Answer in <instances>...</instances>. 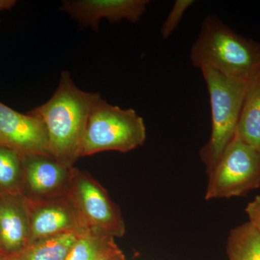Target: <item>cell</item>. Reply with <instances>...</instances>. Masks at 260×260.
I'll return each mask as SVG.
<instances>
[{
	"mask_svg": "<svg viewBox=\"0 0 260 260\" xmlns=\"http://www.w3.org/2000/svg\"><path fill=\"white\" fill-rule=\"evenodd\" d=\"M101 99L99 93L78 88L69 72H61L59 85L51 99L29 112L44 123L51 156L62 162L78 157L89 115Z\"/></svg>",
	"mask_w": 260,
	"mask_h": 260,
	"instance_id": "6da1fadb",
	"label": "cell"
},
{
	"mask_svg": "<svg viewBox=\"0 0 260 260\" xmlns=\"http://www.w3.org/2000/svg\"><path fill=\"white\" fill-rule=\"evenodd\" d=\"M190 59L200 70L249 80L260 72V44L238 34L217 15H208L191 48Z\"/></svg>",
	"mask_w": 260,
	"mask_h": 260,
	"instance_id": "7a4b0ae2",
	"label": "cell"
},
{
	"mask_svg": "<svg viewBox=\"0 0 260 260\" xmlns=\"http://www.w3.org/2000/svg\"><path fill=\"white\" fill-rule=\"evenodd\" d=\"M209 93L212 131L200 152L209 172L236 133L249 80L231 78L215 70H201Z\"/></svg>",
	"mask_w": 260,
	"mask_h": 260,
	"instance_id": "3957f363",
	"label": "cell"
},
{
	"mask_svg": "<svg viewBox=\"0 0 260 260\" xmlns=\"http://www.w3.org/2000/svg\"><path fill=\"white\" fill-rule=\"evenodd\" d=\"M143 118L133 109H123L101 99L89 115L78 157L107 150L130 151L145 143Z\"/></svg>",
	"mask_w": 260,
	"mask_h": 260,
	"instance_id": "277c9868",
	"label": "cell"
},
{
	"mask_svg": "<svg viewBox=\"0 0 260 260\" xmlns=\"http://www.w3.org/2000/svg\"><path fill=\"white\" fill-rule=\"evenodd\" d=\"M208 174L207 200L245 195L260 186V152L236 133Z\"/></svg>",
	"mask_w": 260,
	"mask_h": 260,
	"instance_id": "5b68a950",
	"label": "cell"
},
{
	"mask_svg": "<svg viewBox=\"0 0 260 260\" xmlns=\"http://www.w3.org/2000/svg\"><path fill=\"white\" fill-rule=\"evenodd\" d=\"M0 147L13 150L22 158L51 156L43 121L28 112L21 114L0 102Z\"/></svg>",
	"mask_w": 260,
	"mask_h": 260,
	"instance_id": "8992f818",
	"label": "cell"
},
{
	"mask_svg": "<svg viewBox=\"0 0 260 260\" xmlns=\"http://www.w3.org/2000/svg\"><path fill=\"white\" fill-rule=\"evenodd\" d=\"M149 3V0H65L61 9L81 25L97 31L103 18L112 23L123 20L140 21Z\"/></svg>",
	"mask_w": 260,
	"mask_h": 260,
	"instance_id": "52a82bcc",
	"label": "cell"
},
{
	"mask_svg": "<svg viewBox=\"0 0 260 260\" xmlns=\"http://www.w3.org/2000/svg\"><path fill=\"white\" fill-rule=\"evenodd\" d=\"M18 196L0 194V249L5 255L18 252L29 243L28 217Z\"/></svg>",
	"mask_w": 260,
	"mask_h": 260,
	"instance_id": "ba28073f",
	"label": "cell"
},
{
	"mask_svg": "<svg viewBox=\"0 0 260 260\" xmlns=\"http://www.w3.org/2000/svg\"><path fill=\"white\" fill-rule=\"evenodd\" d=\"M78 192L82 208L92 222L114 235L122 234V220L96 185L87 179H81L78 183Z\"/></svg>",
	"mask_w": 260,
	"mask_h": 260,
	"instance_id": "9c48e42d",
	"label": "cell"
},
{
	"mask_svg": "<svg viewBox=\"0 0 260 260\" xmlns=\"http://www.w3.org/2000/svg\"><path fill=\"white\" fill-rule=\"evenodd\" d=\"M236 133L260 152V72L249 80Z\"/></svg>",
	"mask_w": 260,
	"mask_h": 260,
	"instance_id": "30bf717a",
	"label": "cell"
},
{
	"mask_svg": "<svg viewBox=\"0 0 260 260\" xmlns=\"http://www.w3.org/2000/svg\"><path fill=\"white\" fill-rule=\"evenodd\" d=\"M47 157L31 155L23 158L25 180L34 192H47L56 189L66 175L62 164L52 161Z\"/></svg>",
	"mask_w": 260,
	"mask_h": 260,
	"instance_id": "8fae6325",
	"label": "cell"
},
{
	"mask_svg": "<svg viewBox=\"0 0 260 260\" xmlns=\"http://www.w3.org/2000/svg\"><path fill=\"white\" fill-rule=\"evenodd\" d=\"M78 239L74 232L61 233L30 243L15 254L0 256L3 260H65Z\"/></svg>",
	"mask_w": 260,
	"mask_h": 260,
	"instance_id": "7c38bea8",
	"label": "cell"
},
{
	"mask_svg": "<svg viewBox=\"0 0 260 260\" xmlns=\"http://www.w3.org/2000/svg\"><path fill=\"white\" fill-rule=\"evenodd\" d=\"M74 224L73 215L59 206H48L32 214L29 222V243L69 232Z\"/></svg>",
	"mask_w": 260,
	"mask_h": 260,
	"instance_id": "4fadbf2b",
	"label": "cell"
},
{
	"mask_svg": "<svg viewBox=\"0 0 260 260\" xmlns=\"http://www.w3.org/2000/svg\"><path fill=\"white\" fill-rule=\"evenodd\" d=\"M227 254L229 260H260V235L250 222L232 230Z\"/></svg>",
	"mask_w": 260,
	"mask_h": 260,
	"instance_id": "5bb4252c",
	"label": "cell"
},
{
	"mask_svg": "<svg viewBox=\"0 0 260 260\" xmlns=\"http://www.w3.org/2000/svg\"><path fill=\"white\" fill-rule=\"evenodd\" d=\"M65 260H124L112 241L93 237L78 238Z\"/></svg>",
	"mask_w": 260,
	"mask_h": 260,
	"instance_id": "9a60e30c",
	"label": "cell"
},
{
	"mask_svg": "<svg viewBox=\"0 0 260 260\" xmlns=\"http://www.w3.org/2000/svg\"><path fill=\"white\" fill-rule=\"evenodd\" d=\"M23 173V158L0 147V194L18 195Z\"/></svg>",
	"mask_w": 260,
	"mask_h": 260,
	"instance_id": "2e32d148",
	"label": "cell"
},
{
	"mask_svg": "<svg viewBox=\"0 0 260 260\" xmlns=\"http://www.w3.org/2000/svg\"><path fill=\"white\" fill-rule=\"evenodd\" d=\"M194 0H177L164 22L160 30L162 39H167L175 31L188 8L194 4Z\"/></svg>",
	"mask_w": 260,
	"mask_h": 260,
	"instance_id": "e0dca14e",
	"label": "cell"
},
{
	"mask_svg": "<svg viewBox=\"0 0 260 260\" xmlns=\"http://www.w3.org/2000/svg\"><path fill=\"white\" fill-rule=\"evenodd\" d=\"M245 211L249 221L260 235V195L256 196L246 206Z\"/></svg>",
	"mask_w": 260,
	"mask_h": 260,
	"instance_id": "ac0fdd59",
	"label": "cell"
},
{
	"mask_svg": "<svg viewBox=\"0 0 260 260\" xmlns=\"http://www.w3.org/2000/svg\"><path fill=\"white\" fill-rule=\"evenodd\" d=\"M16 3V0H0V11L11 10Z\"/></svg>",
	"mask_w": 260,
	"mask_h": 260,
	"instance_id": "d6986e66",
	"label": "cell"
},
{
	"mask_svg": "<svg viewBox=\"0 0 260 260\" xmlns=\"http://www.w3.org/2000/svg\"><path fill=\"white\" fill-rule=\"evenodd\" d=\"M0 260H3V258H2L1 256H0Z\"/></svg>",
	"mask_w": 260,
	"mask_h": 260,
	"instance_id": "ffe728a7",
	"label": "cell"
},
{
	"mask_svg": "<svg viewBox=\"0 0 260 260\" xmlns=\"http://www.w3.org/2000/svg\"><path fill=\"white\" fill-rule=\"evenodd\" d=\"M0 254H2L1 249H0Z\"/></svg>",
	"mask_w": 260,
	"mask_h": 260,
	"instance_id": "44dd1931",
	"label": "cell"
}]
</instances>
